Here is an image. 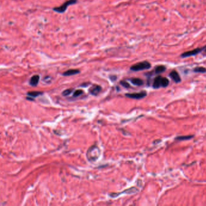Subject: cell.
<instances>
[{"instance_id": "9a60e30c", "label": "cell", "mask_w": 206, "mask_h": 206, "mask_svg": "<svg viewBox=\"0 0 206 206\" xmlns=\"http://www.w3.org/2000/svg\"><path fill=\"white\" fill-rule=\"evenodd\" d=\"M194 137V135H185V136H180L176 138V140H187L192 139V138Z\"/></svg>"}, {"instance_id": "277c9868", "label": "cell", "mask_w": 206, "mask_h": 206, "mask_svg": "<svg viewBox=\"0 0 206 206\" xmlns=\"http://www.w3.org/2000/svg\"><path fill=\"white\" fill-rule=\"evenodd\" d=\"M147 95L146 91H141L140 93H127L125 96L127 98H134V99H141L143 98H145Z\"/></svg>"}, {"instance_id": "3957f363", "label": "cell", "mask_w": 206, "mask_h": 206, "mask_svg": "<svg viewBox=\"0 0 206 206\" xmlns=\"http://www.w3.org/2000/svg\"><path fill=\"white\" fill-rule=\"evenodd\" d=\"M77 1V0H68V1H66L65 3H64L62 5H61L59 7H54L53 9V10L54 11H56L57 13H64L65 11H66V9L68 8V7L69 6L76 4Z\"/></svg>"}, {"instance_id": "d6986e66", "label": "cell", "mask_w": 206, "mask_h": 206, "mask_svg": "<svg viewBox=\"0 0 206 206\" xmlns=\"http://www.w3.org/2000/svg\"><path fill=\"white\" fill-rule=\"evenodd\" d=\"M120 84L123 87H125V88H128L130 87V85L127 82L124 81V80L121 81V82H120Z\"/></svg>"}, {"instance_id": "5bb4252c", "label": "cell", "mask_w": 206, "mask_h": 206, "mask_svg": "<svg viewBox=\"0 0 206 206\" xmlns=\"http://www.w3.org/2000/svg\"><path fill=\"white\" fill-rule=\"evenodd\" d=\"M194 71L196 73H204L206 72V68L203 66H198L196 67L194 69Z\"/></svg>"}, {"instance_id": "44dd1931", "label": "cell", "mask_w": 206, "mask_h": 206, "mask_svg": "<svg viewBox=\"0 0 206 206\" xmlns=\"http://www.w3.org/2000/svg\"><path fill=\"white\" fill-rule=\"evenodd\" d=\"M205 51L206 52V47H205Z\"/></svg>"}, {"instance_id": "ba28073f", "label": "cell", "mask_w": 206, "mask_h": 206, "mask_svg": "<svg viewBox=\"0 0 206 206\" xmlns=\"http://www.w3.org/2000/svg\"><path fill=\"white\" fill-rule=\"evenodd\" d=\"M169 76L172 79V80H174L175 82L176 83H179L181 82V77L179 75V74L178 73V72H176V71H172L170 75H169Z\"/></svg>"}, {"instance_id": "52a82bcc", "label": "cell", "mask_w": 206, "mask_h": 206, "mask_svg": "<svg viewBox=\"0 0 206 206\" xmlns=\"http://www.w3.org/2000/svg\"><path fill=\"white\" fill-rule=\"evenodd\" d=\"M162 78H163V77L158 76L156 77L154 79V80H153V85H152V86H153V87L154 88L157 89V88H159L160 87H162Z\"/></svg>"}, {"instance_id": "8992f818", "label": "cell", "mask_w": 206, "mask_h": 206, "mask_svg": "<svg viewBox=\"0 0 206 206\" xmlns=\"http://www.w3.org/2000/svg\"><path fill=\"white\" fill-rule=\"evenodd\" d=\"M101 90H102V87L99 86V85H94L91 88H89V91L92 95L97 96L99 94V93L101 91Z\"/></svg>"}, {"instance_id": "30bf717a", "label": "cell", "mask_w": 206, "mask_h": 206, "mask_svg": "<svg viewBox=\"0 0 206 206\" xmlns=\"http://www.w3.org/2000/svg\"><path fill=\"white\" fill-rule=\"evenodd\" d=\"M80 73V71L77 69H70L67 71L63 73L62 75L64 76H73V75H76Z\"/></svg>"}, {"instance_id": "4fadbf2b", "label": "cell", "mask_w": 206, "mask_h": 206, "mask_svg": "<svg viewBox=\"0 0 206 206\" xmlns=\"http://www.w3.org/2000/svg\"><path fill=\"white\" fill-rule=\"evenodd\" d=\"M41 94H43V93L39 91H30L27 93V95L30 97H32L33 98H36Z\"/></svg>"}, {"instance_id": "2e32d148", "label": "cell", "mask_w": 206, "mask_h": 206, "mask_svg": "<svg viewBox=\"0 0 206 206\" xmlns=\"http://www.w3.org/2000/svg\"><path fill=\"white\" fill-rule=\"evenodd\" d=\"M169 84V80L166 77H163L162 78V87H167Z\"/></svg>"}, {"instance_id": "6da1fadb", "label": "cell", "mask_w": 206, "mask_h": 206, "mask_svg": "<svg viewBox=\"0 0 206 206\" xmlns=\"http://www.w3.org/2000/svg\"><path fill=\"white\" fill-rule=\"evenodd\" d=\"M100 155V151L97 146L93 145L91 146L87 151V159L90 162H94Z\"/></svg>"}, {"instance_id": "7c38bea8", "label": "cell", "mask_w": 206, "mask_h": 206, "mask_svg": "<svg viewBox=\"0 0 206 206\" xmlns=\"http://www.w3.org/2000/svg\"><path fill=\"white\" fill-rule=\"evenodd\" d=\"M166 67L163 65H158L155 69V72L156 74H160L162 73L166 70Z\"/></svg>"}, {"instance_id": "e0dca14e", "label": "cell", "mask_w": 206, "mask_h": 206, "mask_svg": "<svg viewBox=\"0 0 206 206\" xmlns=\"http://www.w3.org/2000/svg\"><path fill=\"white\" fill-rule=\"evenodd\" d=\"M72 91H73L72 89H66L62 93V94L64 96H68L72 93Z\"/></svg>"}, {"instance_id": "ac0fdd59", "label": "cell", "mask_w": 206, "mask_h": 206, "mask_svg": "<svg viewBox=\"0 0 206 206\" xmlns=\"http://www.w3.org/2000/svg\"><path fill=\"white\" fill-rule=\"evenodd\" d=\"M83 93H84V91L82 89H77V90H76L74 92V93H73V97L77 98V97L80 96Z\"/></svg>"}, {"instance_id": "9c48e42d", "label": "cell", "mask_w": 206, "mask_h": 206, "mask_svg": "<svg viewBox=\"0 0 206 206\" xmlns=\"http://www.w3.org/2000/svg\"><path fill=\"white\" fill-rule=\"evenodd\" d=\"M39 78H40V77L38 75L33 76L30 79V82H29L30 85L32 87H36V85H38L39 81Z\"/></svg>"}, {"instance_id": "7a4b0ae2", "label": "cell", "mask_w": 206, "mask_h": 206, "mask_svg": "<svg viewBox=\"0 0 206 206\" xmlns=\"http://www.w3.org/2000/svg\"><path fill=\"white\" fill-rule=\"evenodd\" d=\"M151 67V64L148 61H143L137 63L130 66V69L134 71H139L141 70H148Z\"/></svg>"}, {"instance_id": "8fae6325", "label": "cell", "mask_w": 206, "mask_h": 206, "mask_svg": "<svg viewBox=\"0 0 206 206\" xmlns=\"http://www.w3.org/2000/svg\"><path fill=\"white\" fill-rule=\"evenodd\" d=\"M130 82L137 86H141L143 84V81L139 78H132L130 79Z\"/></svg>"}, {"instance_id": "5b68a950", "label": "cell", "mask_w": 206, "mask_h": 206, "mask_svg": "<svg viewBox=\"0 0 206 206\" xmlns=\"http://www.w3.org/2000/svg\"><path fill=\"white\" fill-rule=\"evenodd\" d=\"M204 48H196L193 50L191 51H189V52H186L183 53V54H181V57H190V56H195L196 54L199 53L201 52H202L204 50Z\"/></svg>"}, {"instance_id": "ffe728a7", "label": "cell", "mask_w": 206, "mask_h": 206, "mask_svg": "<svg viewBox=\"0 0 206 206\" xmlns=\"http://www.w3.org/2000/svg\"><path fill=\"white\" fill-rule=\"evenodd\" d=\"M110 79H111V80H112V81H114V80H116L117 79V76H110Z\"/></svg>"}]
</instances>
